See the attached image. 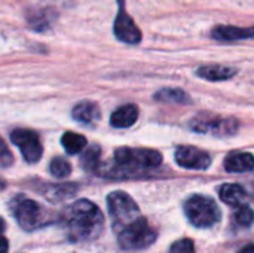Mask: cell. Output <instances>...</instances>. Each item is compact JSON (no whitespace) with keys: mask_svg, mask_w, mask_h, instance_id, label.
Returning <instances> with one entry per match:
<instances>
[{"mask_svg":"<svg viewBox=\"0 0 254 253\" xmlns=\"http://www.w3.org/2000/svg\"><path fill=\"white\" fill-rule=\"evenodd\" d=\"M156 101L168 103V104H192V98L188 92L179 88H164L159 89L155 97Z\"/></svg>","mask_w":254,"mask_h":253,"instance_id":"obj_17","label":"cell"},{"mask_svg":"<svg viewBox=\"0 0 254 253\" xmlns=\"http://www.w3.org/2000/svg\"><path fill=\"white\" fill-rule=\"evenodd\" d=\"M234 219L240 227L247 228L254 222V212L252 210V207L241 204V206H238V209L234 215Z\"/></svg>","mask_w":254,"mask_h":253,"instance_id":"obj_22","label":"cell"},{"mask_svg":"<svg viewBox=\"0 0 254 253\" xmlns=\"http://www.w3.org/2000/svg\"><path fill=\"white\" fill-rule=\"evenodd\" d=\"M55 18L54 10L51 9H40V7H34L31 10H28L27 13V21L30 24V27L36 31H45L51 27L52 21Z\"/></svg>","mask_w":254,"mask_h":253,"instance_id":"obj_15","label":"cell"},{"mask_svg":"<svg viewBox=\"0 0 254 253\" xmlns=\"http://www.w3.org/2000/svg\"><path fill=\"white\" fill-rule=\"evenodd\" d=\"M100 157H101V151L98 146H91L82 157V166L86 170H97L98 169V163H100Z\"/></svg>","mask_w":254,"mask_h":253,"instance_id":"obj_21","label":"cell"},{"mask_svg":"<svg viewBox=\"0 0 254 253\" xmlns=\"http://www.w3.org/2000/svg\"><path fill=\"white\" fill-rule=\"evenodd\" d=\"M238 253H254V245H250V246H247V248L241 249Z\"/></svg>","mask_w":254,"mask_h":253,"instance_id":"obj_26","label":"cell"},{"mask_svg":"<svg viewBox=\"0 0 254 253\" xmlns=\"http://www.w3.org/2000/svg\"><path fill=\"white\" fill-rule=\"evenodd\" d=\"M12 212L18 224L27 231L37 228L42 221V207L27 197H16L12 203Z\"/></svg>","mask_w":254,"mask_h":253,"instance_id":"obj_7","label":"cell"},{"mask_svg":"<svg viewBox=\"0 0 254 253\" xmlns=\"http://www.w3.org/2000/svg\"><path fill=\"white\" fill-rule=\"evenodd\" d=\"M185 213L189 222L196 228L214 227L222 218L217 203L205 195H192L188 198L185 203Z\"/></svg>","mask_w":254,"mask_h":253,"instance_id":"obj_3","label":"cell"},{"mask_svg":"<svg viewBox=\"0 0 254 253\" xmlns=\"http://www.w3.org/2000/svg\"><path fill=\"white\" fill-rule=\"evenodd\" d=\"M211 37L220 42H237L254 39V25L237 27V25H216L211 30Z\"/></svg>","mask_w":254,"mask_h":253,"instance_id":"obj_11","label":"cell"},{"mask_svg":"<svg viewBox=\"0 0 254 253\" xmlns=\"http://www.w3.org/2000/svg\"><path fill=\"white\" fill-rule=\"evenodd\" d=\"M170 253H195V246L190 239H182L170 248Z\"/></svg>","mask_w":254,"mask_h":253,"instance_id":"obj_23","label":"cell"},{"mask_svg":"<svg viewBox=\"0 0 254 253\" xmlns=\"http://www.w3.org/2000/svg\"><path fill=\"white\" fill-rule=\"evenodd\" d=\"M162 155L153 149L119 148L115 151V167L106 171L112 177H131L144 170L161 166Z\"/></svg>","mask_w":254,"mask_h":253,"instance_id":"obj_1","label":"cell"},{"mask_svg":"<svg viewBox=\"0 0 254 253\" xmlns=\"http://www.w3.org/2000/svg\"><path fill=\"white\" fill-rule=\"evenodd\" d=\"M49 171H51V174H52L54 177L63 179V177H67V176L71 173V166L68 164L67 160L57 157V158H54V160L51 161V164H49Z\"/></svg>","mask_w":254,"mask_h":253,"instance_id":"obj_20","label":"cell"},{"mask_svg":"<svg viewBox=\"0 0 254 253\" xmlns=\"http://www.w3.org/2000/svg\"><path fill=\"white\" fill-rule=\"evenodd\" d=\"M138 107L135 104H125L116 109L110 116V124L115 128H128L134 125L138 119Z\"/></svg>","mask_w":254,"mask_h":253,"instance_id":"obj_14","label":"cell"},{"mask_svg":"<svg viewBox=\"0 0 254 253\" xmlns=\"http://www.w3.org/2000/svg\"><path fill=\"white\" fill-rule=\"evenodd\" d=\"M10 140L13 145H16L24 157V160L28 164H34L42 158L43 148L40 143L39 136L34 131L30 130H15L10 134Z\"/></svg>","mask_w":254,"mask_h":253,"instance_id":"obj_8","label":"cell"},{"mask_svg":"<svg viewBox=\"0 0 254 253\" xmlns=\"http://www.w3.org/2000/svg\"><path fill=\"white\" fill-rule=\"evenodd\" d=\"M109 215L113 221V228L116 233L132 224L140 218V209L137 203L122 191H115L107 197Z\"/></svg>","mask_w":254,"mask_h":253,"instance_id":"obj_5","label":"cell"},{"mask_svg":"<svg viewBox=\"0 0 254 253\" xmlns=\"http://www.w3.org/2000/svg\"><path fill=\"white\" fill-rule=\"evenodd\" d=\"M7 249H9L7 240L0 234V253H7Z\"/></svg>","mask_w":254,"mask_h":253,"instance_id":"obj_25","label":"cell"},{"mask_svg":"<svg viewBox=\"0 0 254 253\" xmlns=\"http://www.w3.org/2000/svg\"><path fill=\"white\" fill-rule=\"evenodd\" d=\"M67 222L74 237L80 240H91L100 234L104 218L94 203L88 200H79L68 209Z\"/></svg>","mask_w":254,"mask_h":253,"instance_id":"obj_2","label":"cell"},{"mask_svg":"<svg viewBox=\"0 0 254 253\" xmlns=\"http://www.w3.org/2000/svg\"><path fill=\"white\" fill-rule=\"evenodd\" d=\"M219 197L223 203L229 206H241L247 197L246 191L243 186L237 183H225L219 189Z\"/></svg>","mask_w":254,"mask_h":253,"instance_id":"obj_16","label":"cell"},{"mask_svg":"<svg viewBox=\"0 0 254 253\" xmlns=\"http://www.w3.org/2000/svg\"><path fill=\"white\" fill-rule=\"evenodd\" d=\"M176 163L188 170H207L211 166V157L195 146H179L176 149Z\"/></svg>","mask_w":254,"mask_h":253,"instance_id":"obj_10","label":"cell"},{"mask_svg":"<svg viewBox=\"0 0 254 253\" xmlns=\"http://www.w3.org/2000/svg\"><path fill=\"white\" fill-rule=\"evenodd\" d=\"M190 130L201 134H211L216 137H229L240 130V121L234 116H222L214 113H198L190 119Z\"/></svg>","mask_w":254,"mask_h":253,"instance_id":"obj_4","label":"cell"},{"mask_svg":"<svg viewBox=\"0 0 254 253\" xmlns=\"http://www.w3.org/2000/svg\"><path fill=\"white\" fill-rule=\"evenodd\" d=\"M119 245L124 249H144L156 240V233L149 227L144 218H138L119 233Z\"/></svg>","mask_w":254,"mask_h":253,"instance_id":"obj_6","label":"cell"},{"mask_svg":"<svg viewBox=\"0 0 254 253\" xmlns=\"http://www.w3.org/2000/svg\"><path fill=\"white\" fill-rule=\"evenodd\" d=\"M119 9H118V15L115 19V25H113V31L115 36L128 45H137L141 40V31L137 27V24L134 22V19L127 13L125 9V3L124 0H118Z\"/></svg>","mask_w":254,"mask_h":253,"instance_id":"obj_9","label":"cell"},{"mask_svg":"<svg viewBox=\"0 0 254 253\" xmlns=\"http://www.w3.org/2000/svg\"><path fill=\"white\" fill-rule=\"evenodd\" d=\"M61 143L65 149L67 154L70 155H76L79 152H82L86 146V139L80 134H76V133H71V131H67L63 139H61Z\"/></svg>","mask_w":254,"mask_h":253,"instance_id":"obj_19","label":"cell"},{"mask_svg":"<svg viewBox=\"0 0 254 253\" xmlns=\"http://www.w3.org/2000/svg\"><path fill=\"white\" fill-rule=\"evenodd\" d=\"M225 169L229 173H246L254 169V157L249 152H232L225 160Z\"/></svg>","mask_w":254,"mask_h":253,"instance_id":"obj_13","label":"cell"},{"mask_svg":"<svg viewBox=\"0 0 254 253\" xmlns=\"http://www.w3.org/2000/svg\"><path fill=\"white\" fill-rule=\"evenodd\" d=\"M238 70L235 67L220 66V64H210V66H201L196 69L195 75L201 79L210 81V82H220L228 81L237 76Z\"/></svg>","mask_w":254,"mask_h":253,"instance_id":"obj_12","label":"cell"},{"mask_svg":"<svg viewBox=\"0 0 254 253\" xmlns=\"http://www.w3.org/2000/svg\"><path fill=\"white\" fill-rule=\"evenodd\" d=\"M13 163V157L7 148V145L0 139V169H7Z\"/></svg>","mask_w":254,"mask_h":253,"instance_id":"obj_24","label":"cell"},{"mask_svg":"<svg viewBox=\"0 0 254 253\" xmlns=\"http://www.w3.org/2000/svg\"><path fill=\"white\" fill-rule=\"evenodd\" d=\"M71 115L77 122L91 124V122H94V121H97L100 118V109H98L97 104H94L91 101H82V103H79V104H76L73 107Z\"/></svg>","mask_w":254,"mask_h":253,"instance_id":"obj_18","label":"cell"},{"mask_svg":"<svg viewBox=\"0 0 254 253\" xmlns=\"http://www.w3.org/2000/svg\"><path fill=\"white\" fill-rule=\"evenodd\" d=\"M4 231V222H3V219L0 218V234Z\"/></svg>","mask_w":254,"mask_h":253,"instance_id":"obj_27","label":"cell"}]
</instances>
